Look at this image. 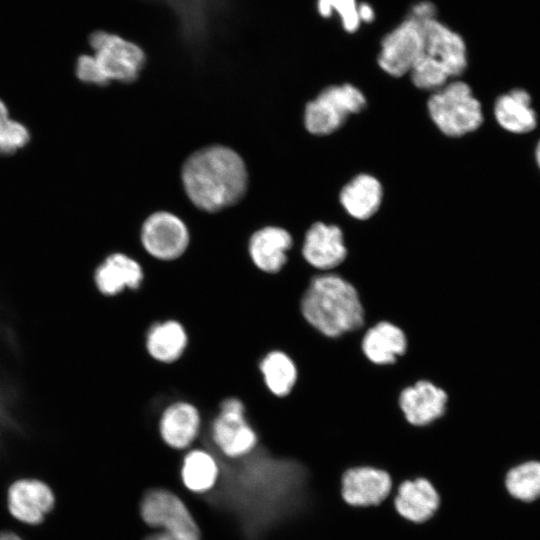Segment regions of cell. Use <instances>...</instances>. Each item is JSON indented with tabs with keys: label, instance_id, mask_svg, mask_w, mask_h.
I'll use <instances>...</instances> for the list:
<instances>
[{
	"label": "cell",
	"instance_id": "32",
	"mask_svg": "<svg viewBox=\"0 0 540 540\" xmlns=\"http://www.w3.org/2000/svg\"><path fill=\"white\" fill-rule=\"evenodd\" d=\"M0 540H23L19 535L11 531L0 532Z\"/></svg>",
	"mask_w": 540,
	"mask_h": 540
},
{
	"label": "cell",
	"instance_id": "26",
	"mask_svg": "<svg viewBox=\"0 0 540 540\" xmlns=\"http://www.w3.org/2000/svg\"><path fill=\"white\" fill-rule=\"evenodd\" d=\"M30 139L27 126L11 117L7 104L0 98V156L18 152L28 145Z\"/></svg>",
	"mask_w": 540,
	"mask_h": 540
},
{
	"label": "cell",
	"instance_id": "27",
	"mask_svg": "<svg viewBox=\"0 0 540 540\" xmlns=\"http://www.w3.org/2000/svg\"><path fill=\"white\" fill-rule=\"evenodd\" d=\"M412 83L419 89L438 90L448 83L447 71L435 60L424 54L410 71Z\"/></svg>",
	"mask_w": 540,
	"mask_h": 540
},
{
	"label": "cell",
	"instance_id": "28",
	"mask_svg": "<svg viewBox=\"0 0 540 540\" xmlns=\"http://www.w3.org/2000/svg\"><path fill=\"white\" fill-rule=\"evenodd\" d=\"M357 0H317L316 8L322 18H331L337 14L342 28L347 33H355L361 26Z\"/></svg>",
	"mask_w": 540,
	"mask_h": 540
},
{
	"label": "cell",
	"instance_id": "7",
	"mask_svg": "<svg viewBox=\"0 0 540 540\" xmlns=\"http://www.w3.org/2000/svg\"><path fill=\"white\" fill-rule=\"evenodd\" d=\"M89 45L102 74L109 83L134 81L144 65L143 50L120 36L98 31L90 36Z\"/></svg>",
	"mask_w": 540,
	"mask_h": 540
},
{
	"label": "cell",
	"instance_id": "12",
	"mask_svg": "<svg viewBox=\"0 0 540 540\" xmlns=\"http://www.w3.org/2000/svg\"><path fill=\"white\" fill-rule=\"evenodd\" d=\"M92 279L97 292L111 298L126 290L140 288L144 280V270L136 258L116 251L99 262L93 271Z\"/></svg>",
	"mask_w": 540,
	"mask_h": 540
},
{
	"label": "cell",
	"instance_id": "10",
	"mask_svg": "<svg viewBox=\"0 0 540 540\" xmlns=\"http://www.w3.org/2000/svg\"><path fill=\"white\" fill-rule=\"evenodd\" d=\"M392 491V478L381 468L354 466L345 470L341 477V497L352 507L379 506L391 496Z\"/></svg>",
	"mask_w": 540,
	"mask_h": 540
},
{
	"label": "cell",
	"instance_id": "29",
	"mask_svg": "<svg viewBox=\"0 0 540 540\" xmlns=\"http://www.w3.org/2000/svg\"><path fill=\"white\" fill-rule=\"evenodd\" d=\"M76 79L85 85L105 87L109 84L102 74L93 54L79 55L74 64Z\"/></svg>",
	"mask_w": 540,
	"mask_h": 540
},
{
	"label": "cell",
	"instance_id": "11",
	"mask_svg": "<svg viewBox=\"0 0 540 540\" xmlns=\"http://www.w3.org/2000/svg\"><path fill=\"white\" fill-rule=\"evenodd\" d=\"M424 54L438 62L450 78L467 68V48L462 36L437 18L422 24Z\"/></svg>",
	"mask_w": 540,
	"mask_h": 540
},
{
	"label": "cell",
	"instance_id": "30",
	"mask_svg": "<svg viewBox=\"0 0 540 540\" xmlns=\"http://www.w3.org/2000/svg\"><path fill=\"white\" fill-rule=\"evenodd\" d=\"M421 25L437 18V8L435 4L428 0H422L415 3L407 15Z\"/></svg>",
	"mask_w": 540,
	"mask_h": 540
},
{
	"label": "cell",
	"instance_id": "23",
	"mask_svg": "<svg viewBox=\"0 0 540 540\" xmlns=\"http://www.w3.org/2000/svg\"><path fill=\"white\" fill-rule=\"evenodd\" d=\"M258 369L267 390L275 397L288 396L296 385L297 366L282 350L274 349L267 352L260 359Z\"/></svg>",
	"mask_w": 540,
	"mask_h": 540
},
{
	"label": "cell",
	"instance_id": "13",
	"mask_svg": "<svg viewBox=\"0 0 540 540\" xmlns=\"http://www.w3.org/2000/svg\"><path fill=\"white\" fill-rule=\"evenodd\" d=\"M55 496L43 481L23 478L14 481L7 491V506L10 514L18 521L37 525L54 508Z\"/></svg>",
	"mask_w": 540,
	"mask_h": 540
},
{
	"label": "cell",
	"instance_id": "15",
	"mask_svg": "<svg viewBox=\"0 0 540 540\" xmlns=\"http://www.w3.org/2000/svg\"><path fill=\"white\" fill-rule=\"evenodd\" d=\"M392 504L404 520L422 524L430 520L440 506V495L425 477L401 481L392 491Z\"/></svg>",
	"mask_w": 540,
	"mask_h": 540
},
{
	"label": "cell",
	"instance_id": "6",
	"mask_svg": "<svg viewBox=\"0 0 540 540\" xmlns=\"http://www.w3.org/2000/svg\"><path fill=\"white\" fill-rule=\"evenodd\" d=\"M365 106V96L351 84L326 87L307 103L305 127L314 135L331 134L344 124L348 116L360 112Z\"/></svg>",
	"mask_w": 540,
	"mask_h": 540
},
{
	"label": "cell",
	"instance_id": "4",
	"mask_svg": "<svg viewBox=\"0 0 540 540\" xmlns=\"http://www.w3.org/2000/svg\"><path fill=\"white\" fill-rule=\"evenodd\" d=\"M202 432L206 440L229 459L244 457L259 444V435L247 417L246 407L235 396L219 403L213 418L202 425Z\"/></svg>",
	"mask_w": 540,
	"mask_h": 540
},
{
	"label": "cell",
	"instance_id": "20",
	"mask_svg": "<svg viewBox=\"0 0 540 540\" xmlns=\"http://www.w3.org/2000/svg\"><path fill=\"white\" fill-rule=\"evenodd\" d=\"M406 349L405 333L389 321H379L368 327L361 339L364 356L375 365L394 364Z\"/></svg>",
	"mask_w": 540,
	"mask_h": 540
},
{
	"label": "cell",
	"instance_id": "18",
	"mask_svg": "<svg viewBox=\"0 0 540 540\" xmlns=\"http://www.w3.org/2000/svg\"><path fill=\"white\" fill-rule=\"evenodd\" d=\"M292 246L293 238L287 230L275 226L264 227L249 239V259L260 272L274 275L287 264V252Z\"/></svg>",
	"mask_w": 540,
	"mask_h": 540
},
{
	"label": "cell",
	"instance_id": "16",
	"mask_svg": "<svg viewBox=\"0 0 540 540\" xmlns=\"http://www.w3.org/2000/svg\"><path fill=\"white\" fill-rule=\"evenodd\" d=\"M202 417L199 409L188 401H175L164 408L158 419V433L164 445L182 451L201 436Z\"/></svg>",
	"mask_w": 540,
	"mask_h": 540
},
{
	"label": "cell",
	"instance_id": "14",
	"mask_svg": "<svg viewBox=\"0 0 540 540\" xmlns=\"http://www.w3.org/2000/svg\"><path fill=\"white\" fill-rule=\"evenodd\" d=\"M448 395L429 380H418L399 394L398 405L412 426L424 427L441 418L446 411Z\"/></svg>",
	"mask_w": 540,
	"mask_h": 540
},
{
	"label": "cell",
	"instance_id": "25",
	"mask_svg": "<svg viewBox=\"0 0 540 540\" xmlns=\"http://www.w3.org/2000/svg\"><path fill=\"white\" fill-rule=\"evenodd\" d=\"M509 494L519 500L540 497V462L529 461L510 469L505 479Z\"/></svg>",
	"mask_w": 540,
	"mask_h": 540
},
{
	"label": "cell",
	"instance_id": "8",
	"mask_svg": "<svg viewBox=\"0 0 540 540\" xmlns=\"http://www.w3.org/2000/svg\"><path fill=\"white\" fill-rule=\"evenodd\" d=\"M423 53L422 25L406 17L382 38L377 62L390 76L402 77L410 73Z\"/></svg>",
	"mask_w": 540,
	"mask_h": 540
},
{
	"label": "cell",
	"instance_id": "24",
	"mask_svg": "<svg viewBox=\"0 0 540 540\" xmlns=\"http://www.w3.org/2000/svg\"><path fill=\"white\" fill-rule=\"evenodd\" d=\"M180 475L184 486L191 492L204 493L214 487L219 476L218 462L205 448H193L182 459Z\"/></svg>",
	"mask_w": 540,
	"mask_h": 540
},
{
	"label": "cell",
	"instance_id": "3",
	"mask_svg": "<svg viewBox=\"0 0 540 540\" xmlns=\"http://www.w3.org/2000/svg\"><path fill=\"white\" fill-rule=\"evenodd\" d=\"M429 115L446 136L460 137L476 131L483 123L480 101L463 81H453L434 91L427 102Z\"/></svg>",
	"mask_w": 540,
	"mask_h": 540
},
{
	"label": "cell",
	"instance_id": "22",
	"mask_svg": "<svg viewBox=\"0 0 540 540\" xmlns=\"http://www.w3.org/2000/svg\"><path fill=\"white\" fill-rule=\"evenodd\" d=\"M382 196V185L374 176L359 174L342 188L339 198L349 215L366 220L377 212Z\"/></svg>",
	"mask_w": 540,
	"mask_h": 540
},
{
	"label": "cell",
	"instance_id": "19",
	"mask_svg": "<svg viewBox=\"0 0 540 540\" xmlns=\"http://www.w3.org/2000/svg\"><path fill=\"white\" fill-rule=\"evenodd\" d=\"M493 115L497 124L511 134L530 133L538 124L532 96L523 88H513L498 96Z\"/></svg>",
	"mask_w": 540,
	"mask_h": 540
},
{
	"label": "cell",
	"instance_id": "9",
	"mask_svg": "<svg viewBox=\"0 0 540 540\" xmlns=\"http://www.w3.org/2000/svg\"><path fill=\"white\" fill-rule=\"evenodd\" d=\"M140 240L145 252L154 260L171 262L181 258L190 243L184 222L169 212H156L144 222Z\"/></svg>",
	"mask_w": 540,
	"mask_h": 540
},
{
	"label": "cell",
	"instance_id": "33",
	"mask_svg": "<svg viewBox=\"0 0 540 540\" xmlns=\"http://www.w3.org/2000/svg\"><path fill=\"white\" fill-rule=\"evenodd\" d=\"M534 159L538 169L540 170V138L538 139L534 148Z\"/></svg>",
	"mask_w": 540,
	"mask_h": 540
},
{
	"label": "cell",
	"instance_id": "1",
	"mask_svg": "<svg viewBox=\"0 0 540 540\" xmlns=\"http://www.w3.org/2000/svg\"><path fill=\"white\" fill-rule=\"evenodd\" d=\"M182 181L195 206L216 212L241 199L247 187V171L234 150L215 145L203 148L187 159Z\"/></svg>",
	"mask_w": 540,
	"mask_h": 540
},
{
	"label": "cell",
	"instance_id": "5",
	"mask_svg": "<svg viewBox=\"0 0 540 540\" xmlns=\"http://www.w3.org/2000/svg\"><path fill=\"white\" fill-rule=\"evenodd\" d=\"M140 514L148 526L161 528L144 540H200V531L192 514L171 491L152 489L146 492Z\"/></svg>",
	"mask_w": 540,
	"mask_h": 540
},
{
	"label": "cell",
	"instance_id": "2",
	"mask_svg": "<svg viewBox=\"0 0 540 540\" xmlns=\"http://www.w3.org/2000/svg\"><path fill=\"white\" fill-rule=\"evenodd\" d=\"M304 320L328 338L365 329V313L357 289L336 273L313 275L300 300Z\"/></svg>",
	"mask_w": 540,
	"mask_h": 540
},
{
	"label": "cell",
	"instance_id": "21",
	"mask_svg": "<svg viewBox=\"0 0 540 540\" xmlns=\"http://www.w3.org/2000/svg\"><path fill=\"white\" fill-rule=\"evenodd\" d=\"M188 345L185 327L176 319L154 322L145 335V349L156 362L171 364L178 361Z\"/></svg>",
	"mask_w": 540,
	"mask_h": 540
},
{
	"label": "cell",
	"instance_id": "31",
	"mask_svg": "<svg viewBox=\"0 0 540 540\" xmlns=\"http://www.w3.org/2000/svg\"><path fill=\"white\" fill-rule=\"evenodd\" d=\"M358 15L362 23H371L375 19V11L367 2H359Z\"/></svg>",
	"mask_w": 540,
	"mask_h": 540
},
{
	"label": "cell",
	"instance_id": "17",
	"mask_svg": "<svg viewBox=\"0 0 540 540\" xmlns=\"http://www.w3.org/2000/svg\"><path fill=\"white\" fill-rule=\"evenodd\" d=\"M347 254L343 232L338 226L316 222L306 232L301 255L310 267L332 270L345 261Z\"/></svg>",
	"mask_w": 540,
	"mask_h": 540
}]
</instances>
